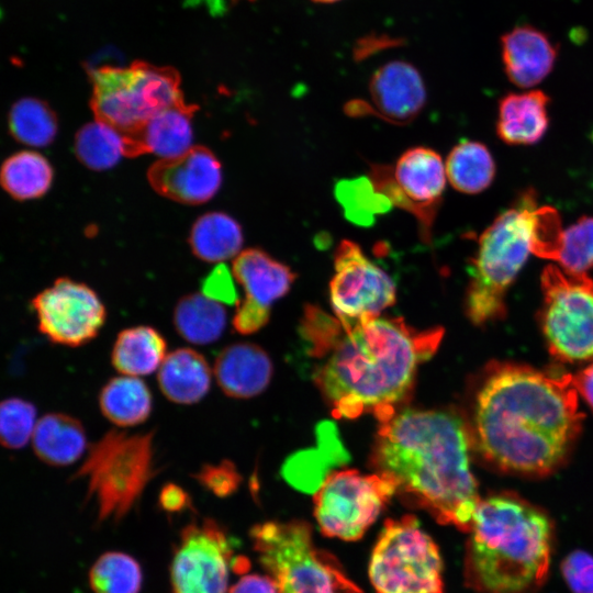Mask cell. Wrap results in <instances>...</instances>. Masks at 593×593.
Instances as JSON below:
<instances>
[{
	"label": "cell",
	"instance_id": "24",
	"mask_svg": "<svg viewBox=\"0 0 593 593\" xmlns=\"http://www.w3.org/2000/svg\"><path fill=\"white\" fill-rule=\"evenodd\" d=\"M31 440L37 458L54 467L76 462L88 448L81 422L57 412L45 414L37 421Z\"/></svg>",
	"mask_w": 593,
	"mask_h": 593
},
{
	"label": "cell",
	"instance_id": "35",
	"mask_svg": "<svg viewBox=\"0 0 593 593\" xmlns=\"http://www.w3.org/2000/svg\"><path fill=\"white\" fill-rule=\"evenodd\" d=\"M557 261L566 272L583 275L593 268V216H582L563 231Z\"/></svg>",
	"mask_w": 593,
	"mask_h": 593
},
{
	"label": "cell",
	"instance_id": "18",
	"mask_svg": "<svg viewBox=\"0 0 593 593\" xmlns=\"http://www.w3.org/2000/svg\"><path fill=\"white\" fill-rule=\"evenodd\" d=\"M147 177L160 195L180 203L200 204L219 191L222 167L209 148L192 146L181 155L153 164Z\"/></svg>",
	"mask_w": 593,
	"mask_h": 593
},
{
	"label": "cell",
	"instance_id": "22",
	"mask_svg": "<svg viewBox=\"0 0 593 593\" xmlns=\"http://www.w3.org/2000/svg\"><path fill=\"white\" fill-rule=\"evenodd\" d=\"M549 97L541 90L508 93L500 100L496 133L508 145H532L549 124Z\"/></svg>",
	"mask_w": 593,
	"mask_h": 593
},
{
	"label": "cell",
	"instance_id": "9",
	"mask_svg": "<svg viewBox=\"0 0 593 593\" xmlns=\"http://www.w3.org/2000/svg\"><path fill=\"white\" fill-rule=\"evenodd\" d=\"M443 559L413 515L387 519L369 562L377 593H444Z\"/></svg>",
	"mask_w": 593,
	"mask_h": 593
},
{
	"label": "cell",
	"instance_id": "23",
	"mask_svg": "<svg viewBox=\"0 0 593 593\" xmlns=\"http://www.w3.org/2000/svg\"><path fill=\"white\" fill-rule=\"evenodd\" d=\"M212 371L209 362L192 348L167 354L158 369L157 381L163 394L178 404H193L210 390Z\"/></svg>",
	"mask_w": 593,
	"mask_h": 593
},
{
	"label": "cell",
	"instance_id": "31",
	"mask_svg": "<svg viewBox=\"0 0 593 593\" xmlns=\"http://www.w3.org/2000/svg\"><path fill=\"white\" fill-rule=\"evenodd\" d=\"M334 192L345 217L360 226L372 225L378 215L385 214L393 208L389 199L374 188L368 176L343 179L335 184Z\"/></svg>",
	"mask_w": 593,
	"mask_h": 593
},
{
	"label": "cell",
	"instance_id": "40",
	"mask_svg": "<svg viewBox=\"0 0 593 593\" xmlns=\"http://www.w3.org/2000/svg\"><path fill=\"white\" fill-rule=\"evenodd\" d=\"M201 286V293L220 303L232 304L237 301L236 290L225 265L215 267Z\"/></svg>",
	"mask_w": 593,
	"mask_h": 593
},
{
	"label": "cell",
	"instance_id": "13",
	"mask_svg": "<svg viewBox=\"0 0 593 593\" xmlns=\"http://www.w3.org/2000/svg\"><path fill=\"white\" fill-rule=\"evenodd\" d=\"M334 270L329 299L344 329L379 317L395 302L393 280L363 254L357 243L343 239L338 244Z\"/></svg>",
	"mask_w": 593,
	"mask_h": 593
},
{
	"label": "cell",
	"instance_id": "33",
	"mask_svg": "<svg viewBox=\"0 0 593 593\" xmlns=\"http://www.w3.org/2000/svg\"><path fill=\"white\" fill-rule=\"evenodd\" d=\"M75 153L92 170L109 169L125 156L124 138L119 131L104 123H88L76 135Z\"/></svg>",
	"mask_w": 593,
	"mask_h": 593
},
{
	"label": "cell",
	"instance_id": "42",
	"mask_svg": "<svg viewBox=\"0 0 593 593\" xmlns=\"http://www.w3.org/2000/svg\"><path fill=\"white\" fill-rule=\"evenodd\" d=\"M228 593H278V589L270 577L245 574L230 589Z\"/></svg>",
	"mask_w": 593,
	"mask_h": 593
},
{
	"label": "cell",
	"instance_id": "15",
	"mask_svg": "<svg viewBox=\"0 0 593 593\" xmlns=\"http://www.w3.org/2000/svg\"><path fill=\"white\" fill-rule=\"evenodd\" d=\"M37 327L51 343L79 347L96 338L107 320L99 295L87 284L58 278L31 301Z\"/></svg>",
	"mask_w": 593,
	"mask_h": 593
},
{
	"label": "cell",
	"instance_id": "19",
	"mask_svg": "<svg viewBox=\"0 0 593 593\" xmlns=\"http://www.w3.org/2000/svg\"><path fill=\"white\" fill-rule=\"evenodd\" d=\"M501 53L507 78L521 88L541 82L551 72L558 55L547 34L528 24L502 35Z\"/></svg>",
	"mask_w": 593,
	"mask_h": 593
},
{
	"label": "cell",
	"instance_id": "26",
	"mask_svg": "<svg viewBox=\"0 0 593 593\" xmlns=\"http://www.w3.org/2000/svg\"><path fill=\"white\" fill-rule=\"evenodd\" d=\"M99 407L103 416L119 427L144 423L153 410V395L138 377L111 378L100 390Z\"/></svg>",
	"mask_w": 593,
	"mask_h": 593
},
{
	"label": "cell",
	"instance_id": "28",
	"mask_svg": "<svg viewBox=\"0 0 593 593\" xmlns=\"http://www.w3.org/2000/svg\"><path fill=\"white\" fill-rule=\"evenodd\" d=\"M189 243L201 260L220 262L237 256L243 245L239 224L222 212L206 213L192 226Z\"/></svg>",
	"mask_w": 593,
	"mask_h": 593
},
{
	"label": "cell",
	"instance_id": "17",
	"mask_svg": "<svg viewBox=\"0 0 593 593\" xmlns=\"http://www.w3.org/2000/svg\"><path fill=\"white\" fill-rule=\"evenodd\" d=\"M426 103V89L418 70L411 64L393 60L374 71L368 100H351L344 111L353 118L372 115L394 125L415 120Z\"/></svg>",
	"mask_w": 593,
	"mask_h": 593
},
{
	"label": "cell",
	"instance_id": "8",
	"mask_svg": "<svg viewBox=\"0 0 593 593\" xmlns=\"http://www.w3.org/2000/svg\"><path fill=\"white\" fill-rule=\"evenodd\" d=\"M90 107L96 121L131 133L163 110L183 101L178 71L136 60L128 67L103 66L91 74Z\"/></svg>",
	"mask_w": 593,
	"mask_h": 593
},
{
	"label": "cell",
	"instance_id": "38",
	"mask_svg": "<svg viewBox=\"0 0 593 593\" xmlns=\"http://www.w3.org/2000/svg\"><path fill=\"white\" fill-rule=\"evenodd\" d=\"M572 593H593V556L584 550L570 552L560 566Z\"/></svg>",
	"mask_w": 593,
	"mask_h": 593
},
{
	"label": "cell",
	"instance_id": "39",
	"mask_svg": "<svg viewBox=\"0 0 593 593\" xmlns=\"http://www.w3.org/2000/svg\"><path fill=\"white\" fill-rule=\"evenodd\" d=\"M192 477L201 486L216 496H227L234 492L240 480L235 467L230 461L220 465H203Z\"/></svg>",
	"mask_w": 593,
	"mask_h": 593
},
{
	"label": "cell",
	"instance_id": "25",
	"mask_svg": "<svg viewBox=\"0 0 593 593\" xmlns=\"http://www.w3.org/2000/svg\"><path fill=\"white\" fill-rule=\"evenodd\" d=\"M167 343L156 328L138 325L121 331L114 342L111 361L125 376H147L159 369L167 354Z\"/></svg>",
	"mask_w": 593,
	"mask_h": 593
},
{
	"label": "cell",
	"instance_id": "14",
	"mask_svg": "<svg viewBox=\"0 0 593 593\" xmlns=\"http://www.w3.org/2000/svg\"><path fill=\"white\" fill-rule=\"evenodd\" d=\"M232 542L212 518L191 522L180 533L170 564L172 593H227Z\"/></svg>",
	"mask_w": 593,
	"mask_h": 593
},
{
	"label": "cell",
	"instance_id": "3",
	"mask_svg": "<svg viewBox=\"0 0 593 593\" xmlns=\"http://www.w3.org/2000/svg\"><path fill=\"white\" fill-rule=\"evenodd\" d=\"M342 324L315 349L326 353L315 382L336 418L372 414L382 423L413 388L417 368L437 350L444 331H418L402 318L376 317L344 335Z\"/></svg>",
	"mask_w": 593,
	"mask_h": 593
},
{
	"label": "cell",
	"instance_id": "5",
	"mask_svg": "<svg viewBox=\"0 0 593 593\" xmlns=\"http://www.w3.org/2000/svg\"><path fill=\"white\" fill-rule=\"evenodd\" d=\"M536 209L535 191L525 190L480 235L467 290V313L474 324H483L505 312L506 290L532 253Z\"/></svg>",
	"mask_w": 593,
	"mask_h": 593
},
{
	"label": "cell",
	"instance_id": "36",
	"mask_svg": "<svg viewBox=\"0 0 593 593\" xmlns=\"http://www.w3.org/2000/svg\"><path fill=\"white\" fill-rule=\"evenodd\" d=\"M36 407L21 398H9L0 405V440L9 449L24 447L36 427Z\"/></svg>",
	"mask_w": 593,
	"mask_h": 593
},
{
	"label": "cell",
	"instance_id": "32",
	"mask_svg": "<svg viewBox=\"0 0 593 593\" xmlns=\"http://www.w3.org/2000/svg\"><path fill=\"white\" fill-rule=\"evenodd\" d=\"M9 128L13 137L23 144L47 146L57 133V118L46 102L24 98L12 105Z\"/></svg>",
	"mask_w": 593,
	"mask_h": 593
},
{
	"label": "cell",
	"instance_id": "16",
	"mask_svg": "<svg viewBox=\"0 0 593 593\" xmlns=\"http://www.w3.org/2000/svg\"><path fill=\"white\" fill-rule=\"evenodd\" d=\"M232 272L245 291L244 300L237 303L233 326L240 334H253L267 324L272 304L289 292L295 273L258 248L240 251Z\"/></svg>",
	"mask_w": 593,
	"mask_h": 593
},
{
	"label": "cell",
	"instance_id": "11",
	"mask_svg": "<svg viewBox=\"0 0 593 593\" xmlns=\"http://www.w3.org/2000/svg\"><path fill=\"white\" fill-rule=\"evenodd\" d=\"M394 494V484L376 472L365 474L355 469L329 472L314 495L318 528L326 537L358 540Z\"/></svg>",
	"mask_w": 593,
	"mask_h": 593
},
{
	"label": "cell",
	"instance_id": "44",
	"mask_svg": "<svg viewBox=\"0 0 593 593\" xmlns=\"http://www.w3.org/2000/svg\"><path fill=\"white\" fill-rule=\"evenodd\" d=\"M312 1L317 2V3H333L339 0H312Z\"/></svg>",
	"mask_w": 593,
	"mask_h": 593
},
{
	"label": "cell",
	"instance_id": "34",
	"mask_svg": "<svg viewBox=\"0 0 593 593\" xmlns=\"http://www.w3.org/2000/svg\"><path fill=\"white\" fill-rule=\"evenodd\" d=\"M142 581L139 563L120 551L103 553L89 571V582L94 593H138Z\"/></svg>",
	"mask_w": 593,
	"mask_h": 593
},
{
	"label": "cell",
	"instance_id": "21",
	"mask_svg": "<svg viewBox=\"0 0 593 593\" xmlns=\"http://www.w3.org/2000/svg\"><path fill=\"white\" fill-rule=\"evenodd\" d=\"M214 374L227 396L249 399L268 387L272 377V363L259 346L237 343L220 351L214 361Z\"/></svg>",
	"mask_w": 593,
	"mask_h": 593
},
{
	"label": "cell",
	"instance_id": "6",
	"mask_svg": "<svg viewBox=\"0 0 593 593\" xmlns=\"http://www.w3.org/2000/svg\"><path fill=\"white\" fill-rule=\"evenodd\" d=\"M154 437V430L128 434L111 429L89 446L71 479L86 481V497L97 505L98 523L124 518L157 474Z\"/></svg>",
	"mask_w": 593,
	"mask_h": 593
},
{
	"label": "cell",
	"instance_id": "2",
	"mask_svg": "<svg viewBox=\"0 0 593 593\" xmlns=\"http://www.w3.org/2000/svg\"><path fill=\"white\" fill-rule=\"evenodd\" d=\"M470 434L443 410H402L380 423L371 467L406 505L469 533L480 502L470 468Z\"/></svg>",
	"mask_w": 593,
	"mask_h": 593
},
{
	"label": "cell",
	"instance_id": "43",
	"mask_svg": "<svg viewBox=\"0 0 593 593\" xmlns=\"http://www.w3.org/2000/svg\"><path fill=\"white\" fill-rule=\"evenodd\" d=\"M572 382L578 392L593 409V365L588 366L578 374L572 376Z\"/></svg>",
	"mask_w": 593,
	"mask_h": 593
},
{
	"label": "cell",
	"instance_id": "30",
	"mask_svg": "<svg viewBox=\"0 0 593 593\" xmlns=\"http://www.w3.org/2000/svg\"><path fill=\"white\" fill-rule=\"evenodd\" d=\"M53 169L41 154L23 150L4 160L0 181L3 189L16 200L40 198L47 192Z\"/></svg>",
	"mask_w": 593,
	"mask_h": 593
},
{
	"label": "cell",
	"instance_id": "4",
	"mask_svg": "<svg viewBox=\"0 0 593 593\" xmlns=\"http://www.w3.org/2000/svg\"><path fill=\"white\" fill-rule=\"evenodd\" d=\"M553 524L512 492L480 500L466 542L463 577L478 593H536L545 583Z\"/></svg>",
	"mask_w": 593,
	"mask_h": 593
},
{
	"label": "cell",
	"instance_id": "12",
	"mask_svg": "<svg viewBox=\"0 0 593 593\" xmlns=\"http://www.w3.org/2000/svg\"><path fill=\"white\" fill-rule=\"evenodd\" d=\"M368 177L392 206L412 214L421 239L432 243L433 226L446 186V167L432 148L416 146L405 150L394 165L370 164Z\"/></svg>",
	"mask_w": 593,
	"mask_h": 593
},
{
	"label": "cell",
	"instance_id": "20",
	"mask_svg": "<svg viewBox=\"0 0 593 593\" xmlns=\"http://www.w3.org/2000/svg\"><path fill=\"white\" fill-rule=\"evenodd\" d=\"M195 111V105L187 104L183 100L163 110L137 130L122 134L125 156L149 153L171 158L183 154L192 147L191 121Z\"/></svg>",
	"mask_w": 593,
	"mask_h": 593
},
{
	"label": "cell",
	"instance_id": "1",
	"mask_svg": "<svg viewBox=\"0 0 593 593\" xmlns=\"http://www.w3.org/2000/svg\"><path fill=\"white\" fill-rule=\"evenodd\" d=\"M582 418L572 376L499 363L475 398L474 441L500 470L544 477L564 461Z\"/></svg>",
	"mask_w": 593,
	"mask_h": 593
},
{
	"label": "cell",
	"instance_id": "7",
	"mask_svg": "<svg viewBox=\"0 0 593 593\" xmlns=\"http://www.w3.org/2000/svg\"><path fill=\"white\" fill-rule=\"evenodd\" d=\"M249 535L278 593H362L339 561L314 544L309 523L265 522Z\"/></svg>",
	"mask_w": 593,
	"mask_h": 593
},
{
	"label": "cell",
	"instance_id": "41",
	"mask_svg": "<svg viewBox=\"0 0 593 593\" xmlns=\"http://www.w3.org/2000/svg\"><path fill=\"white\" fill-rule=\"evenodd\" d=\"M159 506L168 513H178L191 506L189 494L175 483L163 486L158 497Z\"/></svg>",
	"mask_w": 593,
	"mask_h": 593
},
{
	"label": "cell",
	"instance_id": "29",
	"mask_svg": "<svg viewBox=\"0 0 593 593\" xmlns=\"http://www.w3.org/2000/svg\"><path fill=\"white\" fill-rule=\"evenodd\" d=\"M445 167L450 184L468 194L488 189L495 176V163L490 150L474 141L458 143L450 150Z\"/></svg>",
	"mask_w": 593,
	"mask_h": 593
},
{
	"label": "cell",
	"instance_id": "37",
	"mask_svg": "<svg viewBox=\"0 0 593 593\" xmlns=\"http://www.w3.org/2000/svg\"><path fill=\"white\" fill-rule=\"evenodd\" d=\"M562 236L558 212L551 206L537 208L532 230V253L541 258L557 260Z\"/></svg>",
	"mask_w": 593,
	"mask_h": 593
},
{
	"label": "cell",
	"instance_id": "10",
	"mask_svg": "<svg viewBox=\"0 0 593 593\" xmlns=\"http://www.w3.org/2000/svg\"><path fill=\"white\" fill-rule=\"evenodd\" d=\"M542 329L550 353L562 361L593 358V280L556 266L541 273Z\"/></svg>",
	"mask_w": 593,
	"mask_h": 593
},
{
	"label": "cell",
	"instance_id": "27",
	"mask_svg": "<svg viewBox=\"0 0 593 593\" xmlns=\"http://www.w3.org/2000/svg\"><path fill=\"white\" fill-rule=\"evenodd\" d=\"M172 320L183 339L194 345H206L223 334L226 311L222 303L203 293H190L177 302Z\"/></svg>",
	"mask_w": 593,
	"mask_h": 593
}]
</instances>
